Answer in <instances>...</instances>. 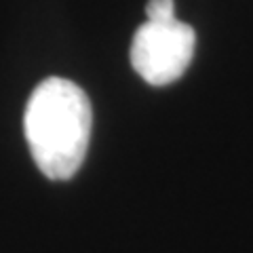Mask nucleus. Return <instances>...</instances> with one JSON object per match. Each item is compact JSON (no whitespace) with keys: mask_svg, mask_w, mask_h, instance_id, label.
Wrapping results in <instances>:
<instances>
[{"mask_svg":"<svg viewBox=\"0 0 253 253\" xmlns=\"http://www.w3.org/2000/svg\"><path fill=\"white\" fill-rule=\"evenodd\" d=\"M93 110L86 93L66 78H46L30 95L23 129L42 175L70 179L86 156Z\"/></svg>","mask_w":253,"mask_h":253,"instance_id":"f257e3e1","label":"nucleus"},{"mask_svg":"<svg viewBox=\"0 0 253 253\" xmlns=\"http://www.w3.org/2000/svg\"><path fill=\"white\" fill-rule=\"evenodd\" d=\"M196 34L192 26L171 21H146L133 36L131 63L148 84H171L188 70L194 57Z\"/></svg>","mask_w":253,"mask_h":253,"instance_id":"f03ea898","label":"nucleus"},{"mask_svg":"<svg viewBox=\"0 0 253 253\" xmlns=\"http://www.w3.org/2000/svg\"><path fill=\"white\" fill-rule=\"evenodd\" d=\"M146 15L148 21H171L175 19V2L173 0H148Z\"/></svg>","mask_w":253,"mask_h":253,"instance_id":"7ed1b4c3","label":"nucleus"}]
</instances>
